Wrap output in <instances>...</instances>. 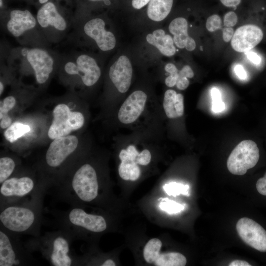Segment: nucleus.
<instances>
[{
    "label": "nucleus",
    "instance_id": "0eeeda50",
    "mask_svg": "<svg viewBox=\"0 0 266 266\" xmlns=\"http://www.w3.org/2000/svg\"><path fill=\"white\" fill-rule=\"evenodd\" d=\"M98 59L93 54L74 50L61 55L59 67L69 76L78 77L86 87L95 85L101 75V68Z\"/></svg>",
    "mask_w": 266,
    "mask_h": 266
},
{
    "label": "nucleus",
    "instance_id": "393cba45",
    "mask_svg": "<svg viewBox=\"0 0 266 266\" xmlns=\"http://www.w3.org/2000/svg\"><path fill=\"white\" fill-rule=\"evenodd\" d=\"M161 246V241L157 238L150 239L146 243L143 249V257L147 263H155L160 254Z\"/></svg>",
    "mask_w": 266,
    "mask_h": 266
},
{
    "label": "nucleus",
    "instance_id": "c03bdc74",
    "mask_svg": "<svg viewBox=\"0 0 266 266\" xmlns=\"http://www.w3.org/2000/svg\"><path fill=\"white\" fill-rule=\"evenodd\" d=\"M229 266H251V265L245 261L234 260L230 263Z\"/></svg>",
    "mask_w": 266,
    "mask_h": 266
},
{
    "label": "nucleus",
    "instance_id": "37998d69",
    "mask_svg": "<svg viewBox=\"0 0 266 266\" xmlns=\"http://www.w3.org/2000/svg\"><path fill=\"white\" fill-rule=\"evenodd\" d=\"M211 95L212 101L221 99V93L220 91L216 88H214L211 90Z\"/></svg>",
    "mask_w": 266,
    "mask_h": 266
},
{
    "label": "nucleus",
    "instance_id": "c85d7f7f",
    "mask_svg": "<svg viewBox=\"0 0 266 266\" xmlns=\"http://www.w3.org/2000/svg\"><path fill=\"white\" fill-rule=\"evenodd\" d=\"M159 204L160 208L169 214H175L184 209V205L172 200L167 198H161Z\"/></svg>",
    "mask_w": 266,
    "mask_h": 266
},
{
    "label": "nucleus",
    "instance_id": "1a4fd4ad",
    "mask_svg": "<svg viewBox=\"0 0 266 266\" xmlns=\"http://www.w3.org/2000/svg\"><path fill=\"white\" fill-rule=\"evenodd\" d=\"M18 235L0 226V266H25L37 264L36 260L25 248Z\"/></svg>",
    "mask_w": 266,
    "mask_h": 266
},
{
    "label": "nucleus",
    "instance_id": "4be33fe9",
    "mask_svg": "<svg viewBox=\"0 0 266 266\" xmlns=\"http://www.w3.org/2000/svg\"><path fill=\"white\" fill-rule=\"evenodd\" d=\"M172 4L173 0H151L147 7V16L154 22H161L170 13Z\"/></svg>",
    "mask_w": 266,
    "mask_h": 266
},
{
    "label": "nucleus",
    "instance_id": "bb28decb",
    "mask_svg": "<svg viewBox=\"0 0 266 266\" xmlns=\"http://www.w3.org/2000/svg\"><path fill=\"white\" fill-rule=\"evenodd\" d=\"M15 160L10 157H2L0 159V184L9 178L15 167Z\"/></svg>",
    "mask_w": 266,
    "mask_h": 266
},
{
    "label": "nucleus",
    "instance_id": "6ab92c4d",
    "mask_svg": "<svg viewBox=\"0 0 266 266\" xmlns=\"http://www.w3.org/2000/svg\"><path fill=\"white\" fill-rule=\"evenodd\" d=\"M147 43L155 47L164 56L171 57L176 53L173 38L166 34L162 29H158L148 33L146 36Z\"/></svg>",
    "mask_w": 266,
    "mask_h": 266
},
{
    "label": "nucleus",
    "instance_id": "58836bf2",
    "mask_svg": "<svg viewBox=\"0 0 266 266\" xmlns=\"http://www.w3.org/2000/svg\"><path fill=\"white\" fill-rule=\"evenodd\" d=\"M151 0H132V6L135 9H140L147 4H148Z\"/></svg>",
    "mask_w": 266,
    "mask_h": 266
},
{
    "label": "nucleus",
    "instance_id": "9d476101",
    "mask_svg": "<svg viewBox=\"0 0 266 266\" xmlns=\"http://www.w3.org/2000/svg\"><path fill=\"white\" fill-rule=\"evenodd\" d=\"M42 188L40 181L30 175L10 176L0 184V208L31 197Z\"/></svg>",
    "mask_w": 266,
    "mask_h": 266
},
{
    "label": "nucleus",
    "instance_id": "5701e85b",
    "mask_svg": "<svg viewBox=\"0 0 266 266\" xmlns=\"http://www.w3.org/2000/svg\"><path fill=\"white\" fill-rule=\"evenodd\" d=\"M187 263L186 257L177 252L160 254L154 263L157 266H184Z\"/></svg>",
    "mask_w": 266,
    "mask_h": 266
},
{
    "label": "nucleus",
    "instance_id": "ddd939ff",
    "mask_svg": "<svg viewBox=\"0 0 266 266\" xmlns=\"http://www.w3.org/2000/svg\"><path fill=\"white\" fill-rule=\"evenodd\" d=\"M259 158L257 144L251 140H243L229 155L227 163L228 169L233 174L244 175L248 169L256 166Z\"/></svg>",
    "mask_w": 266,
    "mask_h": 266
},
{
    "label": "nucleus",
    "instance_id": "e433bc0d",
    "mask_svg": "<svg viewBox=\"0 0 266 266\" xmlns=\"http://www.w3.org/2000/svg\"><path fill=\"white\" fill-rule=\"evenodd\" d=\"M234 31L232 27H227L223 30V38L224 41H230L233 35Z\"/></svg>",
    "mask_w": 266,
    "mask_h": 266
},
{
    "label": "nucleus",
    "instance_id": "cd10ccee",
    "mask_svg": "<svg viewBox=\"0 0 266 266\" xmlns=\"http://www.w3.org/2000/svg\"><path fill=\"white\" fill-rule=\"evenodd\" d=\"M163 188L166 193L169 196L176 197L180 194L189 195V186L175 182L166 184Z\"/></svg>",
    "mask_w": 266,
    "mask_h": 266
},
{
    "label": "nucleus",
    "instance_id": "c9c22d12",
    "mask_svg": "<svg viewBox=\"0 0 266 266\" xmlns=\"http://www.w3.org/2000/svg\"><path fill=\"white\" fill-rule=\"evenodd\" d=\"M225 108V103L221 100L212 101V110L213 112L218 113L222 111Z\"/></svg>",
    "mask_w": 266,
    "mask_h": 266
},
{
    "label": "nucleus",
    "instance_id": "79ce46f5",
    "mask_svg": "<svg viewBox=\"0 0 266 266\" xmlns=\"http://www.w3.org/2000/svg\"><path fill=\"white\" fill-rule=\"evenodd\" d=\"M220 1L226 6L235 7L240 3L241 0H220Z\"/></svg>",
    "mask_w": 266,
    "mask_h": 266
},
{
    "label": "nucleus",
    "instance_id": "20e7f679",
    "mask_svg": "<svg viewBox=\"0 0 266 266\" xmlns=\"http://www.w3.org/2000/svg\"><path fill=\"white\" fill-rule=\"evenodd\" d=\"M1 25L22 46L48 48L35 17L28 9H4L0 11Z\"/></svg>",
    "mask_w": 266,
    "mask_h": 266
},
{
    "label": "nucleus",
    "instance_id": "7c9ffc66",
    "mask_svg": "<svg viewBox=\"0 0 266 266\" xmlns=\"http://www.w3.org/2000/svg\"><path fill=\"white\" fill-rule=\"evenodd\" d=\"M237 21V15L233 11H230L227 13L224 18V24L228 27L234 26L236 24Z\"/></svg>",
    "mask_w": 266,
    "mask_h": 266
},
{
    "label": "nucleus",
    "instance_id": "49530a36",
    "mask_svg": "<svg viewBox=\"0 0 266 266\" xmlns=\"http://www.w3.org/2000/svg\"><path fill=\"white\" fill-rule=\"evenodd\" d=\"M87 0L91 2L103 1V2L106 5H109L110 3L109 0Z\"/></svg>",
    "mask_w": 266,
    "mask_h": 266
},
{
    "label": "nucleus",
    "instance_id": "dca6fc26",
    "mask_svg": "<svg viewBox=\"0 0 266 266\" xmlns=\"http://www.w3.org/2000/svg\"><path fill=\"white\" fill-rule=\"evenodd\" d=\"M236 230L246 244L260 252H266V231L259 224L243 217L237 221Z\"/></svg>",
    "mask_w": 266,
    "mask_h": 266
},
{
    "label": "nucleus",
    "instance_id": "2eb2a0df",
    "mask_svg": "<svg viewBox=\"0 0 266 266\" xmlns=\"http://www.w3.org/2000/svg\"><path fill=\"white\" fill-rule=\"evenodd\" d=\"M148 97L141 90L133 91L121 104L117 114L119 122L125 125H131L136 122L144 113Z\"/></svg>",
    "mask_w": 266,
    "mask_h": 266
},
{
    "label": "nucleus",
    "instance_id": "4468645a",
    "mask_svg": "<svg viewBox=\"0 0 266 266\" xmlns=\"http://www.w3.org/2000/svg\"><path fill=\"white\" fill-rule=\"evenodd\" d=\"M78 140L74 135H69L56 138L46 151L45 165L53 171L62 167L68 157L74 152Z\"/></svg>",
    "mask_w": 266,
    "mask_h": 266
},
{
    "label": "nucleus",
    "instance_id": "c756f323",
    "mask_svg": "<svg viewBox=\"0 0 266 266\" xmlns=\"http://www.w3.org/2000/svg\"><path fill=\"white\" fill-rule=\"evenodd\" d=\"M221 19L220 16L216 14L209 16L206 21V27L207 30L211 32L220 29L221 27Z\"/></svg>",
    "mask_w": 266,
    "mask_h": 266
},
{
    "label": "nucleus",
    "instance_id": "7ed1b4c3",
    "mask_svg": "<svg viewBox=\"0 0 266 266\" xmlns=\"http://www.w3.org/2000/svg\"><path fill=\"white\" fill-rule=\"evenodd\" d=\"M108 22L100 16H74L71 30L67 36L76 45L95 46L102 53L113 50L117 44L114 33Z\"/></svg>",
    "mask_w": 266,
    "mask_h": 266
},
{
    "label": "nucleus",
    "instance_id": "39448f33",
    "mask_svg": "<svg viewBox=\"0 0 266 266\" xmlns=\"http://www.w3.org/2000/svg\"><path fill=\"white\" fill-rule=\"evenodd\" d=\"M51 213L59 229L66 231L74 240L85 238L89 233H103L107 229V221L103 216L88 213L83 207L70 206L66 210H55Z\"/></svg>",
    "mask_w": 266,
    "mask_h": 266
},
{
    "label": "nucleus",
    "instance_id": "de8ad7c7",
    "mask_svg": "<svg viewBox=\"0 0 266 266\" xmlns=\"http://www.w3.org/2000/svg\"><path fill=\"white\" fill-rule=\"evenodd\" d=\"M50 0H38V2L40 4L42 5V4H43L46 3L47 2H48V1H50Z\"/></svg>",
    "mask_w": 266,
    "mask_h": 266
},
{
    "label": "nucleus",
    "instance_id": "a211bd4d",
    "mask_svg": "<svg viewBox=\"0 0 266 266\" xmlns=\"http://www.w3.org/2000/svg\"><path fill=\"white\" fill-rule=\"evenodd\" d=\"M264 34L257 26L249 24L237 28L231 40V46L236 51L246 52L250 50L262 40Z\"/></svg>",
    "mask_w": 266,
    "mask_h": 266
},
{
    "label": "nucleus",
    "instance_id": "a18cd8bd",
    "mask_svg": "<svg viewBox=\"0 0 266 266\" xmlns=\"http://www.w3.org/2000/svg\"><path fill=\"white\" fill-rule=\"evenodd\" d=\"M116 264L114 261L111 259H108L103 263L102 266H115Z\"/></svg>",
    "mask_w": 266,
    "mask_h": 266
},
{
    "label": "nucleus",
    "instance_id": "423d86ee",
    "mask_svg": "<svg viewBox=\"0 0 266 266\" xmlns=\"http://www.w3.org/2000/svg\"><path fill=\"white\" fill-rule=\"evenodd\" d=\"M73 14H67L53 0L41 5L36 18L49 43L60 42L68 36L72 28Z\"/></svg>",
    "mask_w": 266,
    "mask_h": 266
},
{
    "label": "nucleus",
    "instance_id": "ea45409f",
    "mask_svg": "<svg viewBox=\"0 0 266 266\" xmlns=\"http://www.w3.org/2000/svg\"><path fill=\"white\" fill-rule=\"evenodd\" d=\"M248 59L255 64L259 65L261 63L260 57L255 53L248 52L246 53Z\"/></svg>",
    "mask_w": 266,
    "mask_h": 266
},
{
    "label": "nucleus",
    "instance_id": "412c9836",
    "mask_svg": "<svg viewBox=\"0 0 266 266\" xmlns=\"http://www.w3.org/2000/svg\"><path fill=\"white\" fill-rule=\"evenodd\" d=\"M188 28V22L183 17L174 19L168 26L169 32L173 35L172 38L174 44L179 48H185L186 41L190 36Z\"/></svg>",
    "mask_w": 266,
    "mask_h": 266
},
{
    "label": "nucleus",
    "instance_id": "72a5a7b5",
    "mask_svg": "<svg viewBox=\"0 0 266 266\" xmlns=\"http://www.w3.org/2000/svg\"><path fill=\"white\" fill-rule=\"evenodd\" d=\"M194 73L191 67L188 66H184L179 71V77H185L188 78H192L194 77Z\"/></svg>",
    "mask_w": 266,
    "mask_h": 266
},
{
    "label": "nucleus",
    "instance_id": "f8f14e48",
    "mask_svg": "<svg viewBox=\"0 0 266 266\" xmlns=\"http://www.w3.org/2000/svg\"><path fill=\"white\" fill-rule=\"evenodd\" d=\"M53 121L48 132L51 139L68 135L71 132L81 128L84 117L79 112L71 111L65 104H59L53 111Z\"/></svg>",
    "mask_w": 266,
    "mask_h": 266
},
{
    "label": "nucleus",
    "instance_id": "f03ea898",
    "mask_svg": "<svg viewBox=\"0 0 266 266\" xmlns=\"http://www.w3.org/2000/svg\"><path fill=\"white\" fill-rule=\"evenodd\" d=\"M73 240L70 234L59 229L33 237L24 244L30 252H39L52 266H80V257L71 249Z\"/></svg>",
    "mask_w": 266,
    "mask_h": 266
},
{
    "label": "nucleus",
    "instance_id": "a878e982",
    "mask_svg": "<svg viewBox=\"0 0 266 266\" xmlns=\"http://www.w3.org/2000/svg\"><path fill=\"white\" fill-rule=\"evenodd\" d=\"M30 127L20 122H14L5 131V139L10 143L16 141L19 138L30 131Z\"/></svg>",
    "mask_w": 266,
    "mask_h": 266
},
{
    "label": "nucleus",
    "instance_id": "f704fd0d",
    "mask_svg": "<svg viewBox=\"0 0 266 266\" xmlns=\"http://www.w3.org/2000/svg\"><path fill=\"white\" fill-rule=\"evenodd\" d=\"M190 84L189 78L185 77H179L176 86L179 90H184L188 88Z\"/></svg>",
    "mask_w": 266,
    "mask_h": 266
},
{
    "label": "nucleus",
    "instance_id": "6e6552de",
    "mask_svg": "<svg viewBox=\"0 0 266 266\" xmlns=\"http://www.w3.org/2000/svg\"><path fill=\"white\" fill-rule=\"evenodd\" d=\"M11 51L31 66L36 82L40 85L49 80L61 58V55L49 48L22 46Z\"/></svg>",
    "mask_w": 266,
    "mask_h": 266
},
{
    "label": "nucleus",
    "instance_id": "aec40b11",
    "mask_svg": "<svg viewBox=\"0 0 266 266\" xmlns=\"http://www.w3.org/2000/svg\"><path fill=\"white\" fill-rule=\"evenodd\" d=\"M163 106L168 118L180 117L184 112V97L173 90L168 89L164 94Z\"/></svg>",
    "mask_w": 266,
    "mask_h": 266
},
{
    "label": "nucleus",
    "instance_id": "b1692460",
    "mask_svg": "<svg viewBox=\"0 0 266 266\" xmlns=\"http://www.w3.org/2000/svg\"><path fill=\"white\" fill-rule=\"evenodd\" d=\"M16 104L15 98L12 96L5 98L0 102V126L2 129H6L11 124L12 120L8 115Z\"/></svg>",
    "mask_w": 266,
    "mask_h": 266
},
{
    "label": "nucleus",
    "instance_id": "4c0bfd02",
    "mask_svg": "<svg viewBox=\"0 0 266 266\" xmlns=\"http://www.w3.org/2000/svg\"><path fill=\"white\" fill-rule=\"evenodd\" d=\"M234 71L236 75L241 79H245L247 74L243 67L240 65H237L234 67Z\"/></svg>",
    "mask_w": 266,
    "mask_h": 266
},
{
    "label": "nucleus",
    "instance_id": "f257e3e1",
    "mask_svg": "<svg viewBox=\"0 0 266 266\" xmlns=\"http://www.w3.org/2000/svg\"><path fill=\"white\" fill-rule=\"evenodd\" d=\"M46 188L31 197L0 208V226L17 234L41 235L43 202Z\"/></svg>",
    "mask_w": 266,
    "mask_h": 266
},
{
    "label": "nucleus",
    "instance_id": "473e14b6",
    "mask_svg": "<svg viewBox=\"0 0 266 266\" xmlns=\"http://www.w3.org/2000/svg\"><path fill=\"white\" fill-rule=\"evenodd\" d=\"M258 192L263 196H266V172L263 177L259 178L256 184Z\"/></svg>",
    "mask_w": 266,
    "mask_h": 266
},
{
    "label": "nucleus",
    "instance_id": "9b49d317",
    "mask_svg": "<svg viewBox=\"0 0 266 266\" xmlns=\"http://www.w3.org/2000/svg\"><path fill=\"white\" fill-rule=\"evenodd\" d=\"M121 163L118 167L120 177L124 180L134 181L140 176V166L149 165L152 155L147 148L139 151L134 144H130L123 148L119 155Z\"/></svg>",
    "mask_w": 266,
    "mask_h": 266
},
{
    "label": "nucleus",
    "instance_id": "a19ab883",
    "mask_svg": "<svg viewBox=\"0 0 266 266\" xmlns=\"http://www.w3.org/2000/svg\"><path fill=\"white\" fill-rule=\"evenodd\" d=\"M196 46V44L195 40L191 37L189 36L188 38L186 44L185 48L189 51L194 50Z\"/></svg>",
    "mask_w": 266,
    "mask_h": 266
},
{
    "label": "nucleus",
    "instance_id": "f3484780",
    "mask_svg": "<svg viewBox=\"0 0 266 266\" xmlns=\"http://www.w3.org/2000/svg\"><path fill=\"white\" fill-rule=\"evenodd\" d=\"M108 77L117 91L124 94L129 90L132 81L133 68L130 58L125 55H120L111 64Z\"/></svg>",
    "mask_w": 266,
    "mask_h": 266
},
{
    "label": "nucleus",
    "instance_id": "2f4dec72",
    "mask_svg": "<svg viewBox=\"0 0 266 266\" xmlns=\"http://www.w3.org/2000/svg\"><path fill=\"white\" fill-rule=\"evenodd\" d=\"M179 70L168 73V75L165 79V83L168 87H173L176 86L179 77Z\"/></svg>",
    "mask_w": 266,
    "mask_h": 266
}]
</instances>
